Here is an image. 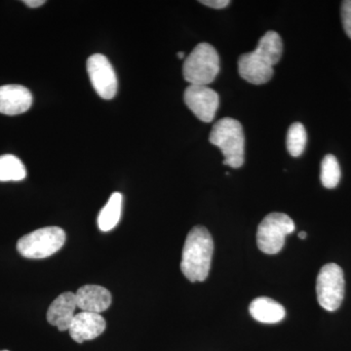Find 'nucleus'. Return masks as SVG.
<instances>
[{
    "mask_svg": "<svg viewBox=\"0 0 351 351\" xmlns=\"http://www.w3.org/2000/svg\"><path fill=\"white\" fill-rule=\"evenodd\" d=\"M282 51L281 36L276 32H267L255 50L239 57V75L252 84H265L274 76V66L280 61Z\"/></svg>",
    "mask_w": 351,
    "mask_h": 351,
    "instance_id": "1",
    "label": "nucleus"
},
{
    "mask_svg": "<svg viewBox=\"0 0 351 351\" xmlns=\"http://www.w3.org/2000/svg\"><path fill=\"white\" fill-rule=\"evenodd\" d=\"M213 251V239L207 228L195 226L186 237L181 262L182 272L191 282L206 280Z\"/></svg>",
    "mask_w": 351,
    "mask_h": 351,
    "instance_id": "2",
    "label": "nucleus"
},
{
    "mask_svg": "<svg viewBox=\"0 0 351 351\" xmlns=\"http://www.w3.org/2000/svg\"><path fill=\"white\" fill-rule=\"evenodd\" d=\"M209 141L223 152L225 165L235 169L243 165L245 137L243 127L239 120L230 117L219 119L212 128Z\"/></svg>",
    "mask_w": 351,
    "mask_h": 351,
    "instance_id": "3",
    "label": "nucleus"
},
{
    "mask_svg": "<svg viewBox=\"0 0 351 351\" xmlns=\"http://www.w3.org/2000/svg\"><path fill=\"white\" fill-rule=\"evenodd\" d=\"M219 73V56L214 46L201 43L191 51L182 66V75L191 85H204L214 82Z\"/></svg>",
    "mask_w": 351,
    "mask_h": 351,
    "instance_id": "4",
    "label": "nucleus"
},
{
    "mask_svg": "<svg viewBox=\"0 0 351 351\" xmlns=\"http://www.w3.org/2000/svg\"><path fill=\"white\" fill-rule=\"evenodd\" d=\"M66 239V232L61 228L47 226L21 237L17 250L23 257L40 260L61 250Z\"/></svg>",
    "mask_w": 351,
    "mask_h": 351,
    "instance_id": "5",
    "label": "nucleus"
},
{
    "mask_svg": "<svg viewBox=\"0 0 351 351\" xmlns=\"http://www.w3.org/2000/svg\"><path fill=\"white\" fill-rule=\"evenodd\" d=\"M295 223L288 215L270 213L265 217L257 232L258 249L267 255L282 250L287 235L295 232Z\"/></svg>",
    "mask_w": 351,
    "mask_h": 351,
    "instance_id": "6",
    "label": "nucleus"
},
{
    "mask_svg": "<svg viewBox=\"0 0 351 351\" xmlns=\"http://www.w3.org/2000/svg\"><path fill=\"white\" fill-rule=\"evenodd\" d=\"M316 293L320 306L327 311H336L345 298V276L339 265L327 263L320 269L316 282Z\"/></svg>",
    "mask_w": 351,
    "mask_h": 351,
    "instance_id": "7",
    "label": "nucleus"
},
{
    "mask_svg": "<svg viewBox=\"0 0 351 351\" xmlns=\"http://www.w3.org/2000/svg\"><path fill=\"white\" fill-rule=\"evenodd\" d=\"M87 71L95 91L105 100L117 93V77L112 64L103 54H94L87 60Z\"/></svg>",
    "mask_w": 351,
    "mask_h": 351,
    "instance_id": "8",
    "label": "nucleus"
},
{
    "mask_svg": "<svg viewBox=\"0 0 351 351\" xmlns=\"http://www.w3.org/2000/svg\"><path fill=\"white\" fill-rule=\"evenodd\" d=\"M186 107L201 121H213L219 105V94L204 85H189L184 94Z\"/></svg>",
    "mask_w": 351,
    "mask_h": 351,
    "instance_id": "9",
    "label": "nucleus"
},
{
    "mask_svg": "<svg viewBox=\"0 0 351 351\" xmlns=\"http://www.w3.org/2000/svg\"><path fill=\"white\" fill-rule=\"evenodd\" d=\"M106 327L107 322L101 314L82 311L75 314L69 332L73 341L82 343L98 338L105 331Z\"/></svg>",
    "mask_w": 351,
    "mask_h": 351,
    "instance_id": "10",
    "label": "nucleus"
},
{
    "mask_svg": "<svg viewBox=\"0 0 351 351\" xmlns=\"http://www.w3.org/2000/svg\"><path fill=\"white\" fill-rule=\"evenodd\" d=\"M32 95L23 85L9 84L0 86V113L18 115L27 112L32 107Z\"/></svg>",
    "mask_w": 351,
    "mask_h": 351,
    "instance_id": "11",
    "label": "nucleus"
},
{
    "mask_svg": "<svg viewBox=\"0 0 351 351\" xmlns=\"http://www.w3.org/2000/svg\"><path fill=\"white\" fill-rule=\"evenodd\" d=\"M76 308L77 302L75 293H63L51 304L46 317L48 322L53 326H56L59 331H69L75 317Z\"/></svg>",
    "mask_w": 351,
    "mask_h": 351,
    "instance_id": "12",
    "label": "nucleus"
},
{
    "mask_svg": "<svg viewBox=\"0 0 351 351\" xmlns=\"http://www.w3.org/2000/svg\"><path fill=\"white\" fill-rule=\"evenodd\" d=\"M77 307L82 311L101 314L112 304L110 291L100 285H84L75 293Z\"/></svg>",
    "mask_w": 351,
    "mask_h": 351,
    "instance_id": "13",
    "label": "nucleus"
},
{
    "mask_svg": "<svg viewBox=\"0 0 351 351\" xmlns=\"http://www.w3.org/2000/svg\"><path fill=\"white\" fill-rule=\"evenodd\" d=\"M249 311L254 319L265 324H276L280 322L286 315L283 306L274 300L265 297L254 300L249 306Z\"/></svg>",
    "mask_w": 351,
    "mask_h": 351,
    "instance_id": "14",
    "label": "nucleus"
},
{
    "mask_svg": "<svg viewBox=\"0 0 351 351\" xmlns=\"http://www.w3.org/2000/svg\"><path fill=\"white\" fill-rule=\"evenodd\" d=\"M122 199L123 197L121 193H112L107 204L101 210L98 217V226L101 232H110L119 223L120 217H121Z\"/></svg>",
    "mask_w": 351,
    "mask_h": 351,
    "instance_id": "15",
    "label": "nucleus"
},
{
    "mask_svg": "<svg viewBox=\"0 0 351 351\" xmlns=\"http://www.w3.org/2000/svg\"><path fill=\"white\" fill-rule=\"evenodd\" d=\"M27 177L22 161L13 154L0 156V182H20Z\"/></svg>",
    "mask_w": 351,
    "mask_h": 351,
    "instance_id": "16",
    "label": "nucleus"
},
{
    "mask_svg": "<svg viewBox=\"0 0 351 351\" xmlns=\"http://www.w3.org/2000/svg\"><path fill=\"white\" fill-rule=\"evenodd\" d=\"M341 167L338 159L332 154H327L321 162L320 180L323 186L326 189H335L341 180Z\"/></svg>",
    "mask_w": 351,
    "mask_h": 351,
    "instance_id": "17",
    "label": "nucleus"
},
{
    "mask_svg": "<svg viewBox=\"0 0 351 351\" xmlns=\"http://www.w3.org/2000/svg\"><path fill=\"white\" fill-rule=\"evenodd\" d=\"M307 134L306 128L300 122H295L289 127L287 133V149L293 157L301 156L306 149Z\"/></svg>",
    "mask_w": 351,
    "mask_h": 351,
    "instance_id": "18",
    "label": "nucleus"
},
{
    "mask_svg": "<svg viewBox=\"0 0 351 351\" xmlns=\"http://www.w3.org/2000/svg\"><path fill=\"white\" fill-rule=\"evenodd\" d=\"M341 22H343V29L348 38H351V0H345L341 3Z\"/></svg>",
    "mask_w": 351,
    "mask_h": 351,
    "instance_id": "19",
    "label": "nucleus"
},
{
    "mask_svg": "<svg viewBox=\"0 0 351 351\" xmlns=\"http://www.w3.org/2000/svg\"><path fill=\"white\" fill-rule=\"evenodd\" d=\"M199 2L203 5L214 9H223L230 4V0H201Z\"/></svg>",
    "mask_w": 351,
    "mask_h": 351,
    "instance_id": "20",
    "label": "nucleus"
},
{
    "mask_svg": "<svg viewBox=\"0 0 351 351\" xmlns=\"http://www.w3.org/2000/svg\"><path fill=\"white\" fill-rule=\"evenodd\" d=\"M23 3H25L27 6L31 7V8H38V7L43 6V4H45V1H44V0H24Z\"/></svg>",
    "mask_w": 351,
    "mask_h": 351,
    "instance_id": "21",
    "label": "nucleus"
},
{
    "mask_svg": "<svg viewBox=\"0 0 351 351\" xmlns=\"http://www.w3.org/2000/svg\"><path fill=\"white\" fill-rule=\"evenodd\" d=\"M307 237L306 232H302L299 233V237L301 239H306Z\"/></svg>",
    "mask_w": 351,
    "mask_h": 351,
    "instance_id": "22",
    "label": "nucleus"
},
{
    "mask_svg": "<svg viewBox=\"0 0 351 351\" xmlns=\"http://www.w3.org/2000/svg\"><path fill=\"white\" fill-rule=\"evenodd\" d=\"M177 56L179 57L180 59H184V52H179V53H178Z\"/></svg>",
    "mask_w": 351,
    "mask_h": 351,
    "instance_id": "23",
    "label": "nucleus"
},
{
    "mask_svg": "<svg viewBox=\"0 0 351 351\" xmlns=\"http://www.w3.org/2000/svg\"><path fill=\"white\" fill-rule=\"evenodd\" d=\"M0 351H9V350H0Z\"/></svg>",
    "mask_w": 351,
    "mask_h": 351,
    "instance_id": "24",
    "label": "nucleus"
}]
</instances>
